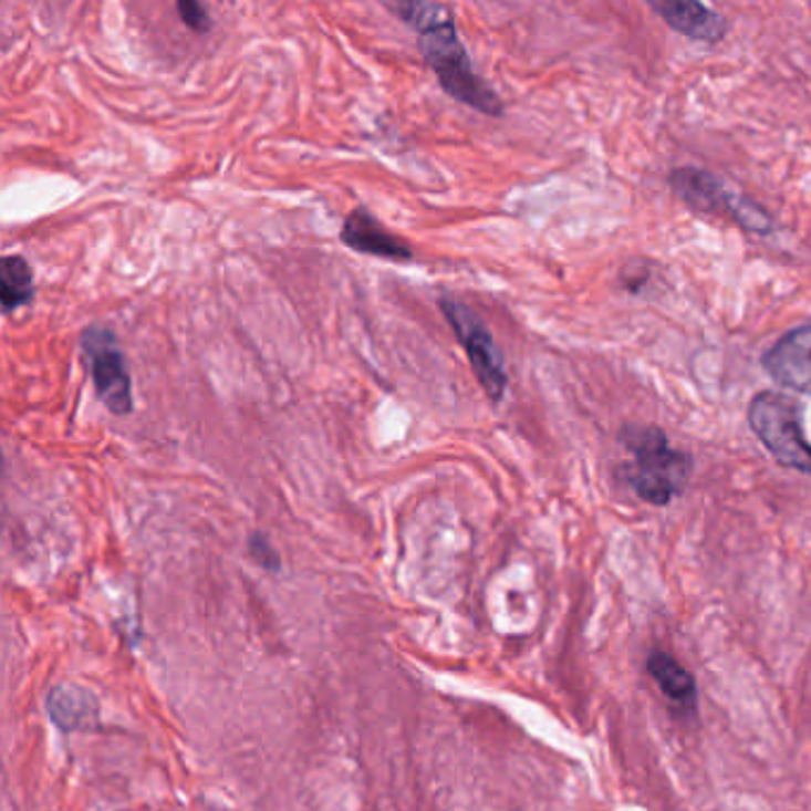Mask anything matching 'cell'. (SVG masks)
<instances>
[{
	"label": "cell",
	"instance_id": "cell-5",
	"mask_svg": "<svg viewBox=\"0 0 811 811\" xmlns=\"http://www.w3.org/2000/svg\"><path fill=\"white\" fill-rule=\"evenodd\" d=\"M438 308L445 320H448L459 345H462V350L467 353L471 372L476 381H479V386L492 403H500L507 391V367L502 350L498 347L496 339H492L490 329L486 326L481 316L467 305V302L450 293H443L438 298Z\"/></svg>",
	"mask_w": 811,
	"mask_h": 811
},
{
	"label": "cell",
	"instance_id": "cell-1",
	"mask_svg": "<svg viewBox=\"0 0 811 811\" xmlns=\"http://www.w3.org/2000/svg\"><path fill=\"white\" fill-rule=\"evenodd\" d=\"M397 20L417 34V48L434 70L440 89L471 110L488 117H502L505 103L486 79L474 70L467 48L457 34L455 14L438 3H386Z\"/></svg>",
	"mask_w": 811,
	"mask_h": 811
},
{
	"label": "cell",
	"instance_id": "cell-9",
	"mask_svg": "<svg viewBox=\"0 0 811 811\" xmlns=\"http://www.w3.org/2000/svg\"><path fill=\"white\" fill-rule=\"evenodd\" d=\"M649 8L674 31L693 41L719 43L728 34L726 18L697 0H652Z\"/></svg>",
	"mask_w": 811,
	"mask_h": 811
},
{
	"label": "cell",
	"instance_id": "cell-13",
	"mask_svg": "<svg viewBox=\"0 0 811 811\" xmlns=\"http://www.w3.org/2000/svg\"><path fill=\"white\" fill-rule=\"evenodd\" d=\"M177 12H179L181 22L190 31H198V34H208V31L212 29V20H210L208 10H205V6L196 3V0H179Z\"/></svg>",
	"mask_w": 811,
	"mask_h": 811
},
{
	"label": "cell",
	"instance_id": "cell-2",
	"mask_svg": "<svg viewBox=\"0 0 811 811\" xmlns=\"http://www.w3.org/2000/svg\"><path fill=\"white\" fill-rule=\"evenodd\" d=\"M618 440L633 455V465L622 467L624 481L641 500L666 507L686 490L693 476L688 453L672 448L669 438L655 424H626Z\"/></svg>",
	"mask_w": 811,
	"mask_h": 811
},
{
	"label": "cell",
	"instance_id": "cell-6",
	"mask_svg": "<svg viewBox=\"0 0 811 811\" xmlns=\"http://www.w3.org/2000/svg\"><path fill=\"white\" fill-rule=\"evenodd\" d=\"M79 350H82V360L91 374L98 401L115 417H129L134 412L132 374L126 367L115 331L98 324L86 326L79 336Z\"/></svg>",
	"mask_w": 811,
	"mask_h": 811
},
{
	"label": "cell",
	"instance_id": "cell-7",
	"mask_svg": "<svg viewBox=\"0 0 811 811\" xmlns=\"http://www.w3.org/2000/svg\"><path fill=\"white\" fill-rule=\"evenodd\" d=\"M761 367L783 388L811 395V324H802L778 339L761 355Z\"/></svg>",
	"mask_w": 811,
	"mask_h": 811
},
{
	"label": "cell",
	"instance_id": "cell-15",
	"mask_svg": "<svg viewBox=\"0 0 811 811\" xmlns=\"http://www.w3.org/2000/svg\"><path fill=\"white\" fill-rule=\"evenodd\" d=\"M647 279H649V267H645V264H641V269H635L633 264H626L624 272H622L624 289H628L631 293H638L643 285L647 283Z\"/></svg>",
	"mask_w": 811,
	"mask_h": 811
},
{
	"label": "cell",
	"instance_id": "cell-8",
	"mask_svg": "<svg viewBox=\"0 0 811 811\" xmlns=\"http://www.w3.org/2000/svg\"><path fill=\"white\" fill-rule=\"evenodd\" d=\"M341 241L360 256L378 258L388 262H412L415 260V248H412L403 236L391 233L381 221L364 208L350 212L341 227Z\"/></svg>",
	"mask_w": 811,
	"mask_h": 811
},
{
	"label": "cell",
	"instance_id": "cell-11",
	"mask_svg": "<svg viewBox=\"0 0 811 811\" xmlns=\"http://www.w3.org/2000/svg\"><path fill=\"white\" fill-rule=\"evenodd\" d=\"M647 672L652 678H655L662 693L669 699H674L676 705H683L688 709L695 707L697 683L686 666L676 662L669 652H659V649L652 652V655L647 657Z\"/></svg>",
	"mask_w": 811,
	"mask_h": 811
},
{
	"label": "cell",
	"instance_id": "cell-10",
	"mask_svg": "<svg viewBox=\"0 0 811 811\" xmlns=\"http://www.w3.org/2000/svg\"><path fill=\"white\" fill-rule=\"evenodd\" d=\"M48 711L62 730L89 728L98 717V705L89 690L79 686H58L48 695Z\"/></svg>",
	"mask_w": 811,
	"mask_h": 811
},
{
	"label": "cell",
	"instance_id": "cell-14",
	"mask_svg": "<svg viewBox=\"0 0 811 811\" xmlns=\"http://www.w3.org/2000/svg\"><path fill=\"white\" fill-rule=\"evenodd\" d=\"M248 550H250V557L256 560L260 566H267V569H279V554L277 550L272 548V543L260 533L252 536L248 540Z\"/></svg>",
	"mask_w": 811,
	"mask_h": 811
},
{
	"label": "cell",
	"instance_id": "cell-4",
	"mask_svg": "<svg viewBox=\"0 0 811 811\" xmlns=\"http://www.w3.org/2000/svg\"><path fill=\"white\" fill-rule=\"evenodd\" d=\"M747 424L778 465L811 476V443L802 432V409L788 395L761 391L747 407Z\"/></svg>",
	"mask_w": 811,
	"mask_h": 811
},
{
	"label": "cell",
	"instance_id": "cell-3",
	"mask_svg": "<svg viewBox=\"0 0 811 811\" xmlns=\"http://www.w3.org/2000/svg\"><path fill=\"white\" fill-rule=\"evenodd\" d=\"M669 186L674 194L688 205L693 212L726 217L736 221L745 231L757 236H769L773 231V217L752 198H745L736 188H730L721 177L707 169L678 167L669 174Z\"/></svg>",
	"mask_w": 811,
	"mask_h": 811
},
{
	"label": "cell",
	"instance_id": "cell-12",
	"mask_svg": "<svg viewBox=\"0 0 811 811\" xmlns=\"http://www.w3.org/2000/svg\"><path fill=\"white\" fill-rule=\"evenodd\" d=\"M34 269L22 256H6L0 262V305L3 314H12L34 300Z\"/></svg>",
	"mask_w": 811,
	"mask_h": 811
}]
</instances>
